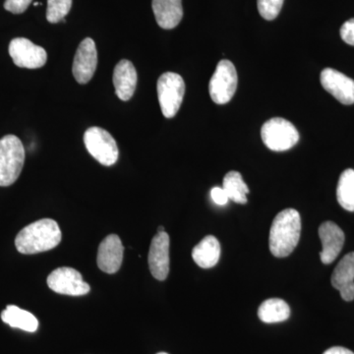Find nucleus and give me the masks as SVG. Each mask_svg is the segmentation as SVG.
<instances>
[{"label": "nucleus", "instance_id": "nucleus-1", "mask_svg": "<svg viewBox=\"0 0 354 354\" xmlns=\"http://www.w3.org/2000/svg\"><path fill=\"white\" fill-rule=\"evenodd\" d=\"M62 239V230L57 221L43 218L23 228L16 236L15 246L18 252L32 255L55 248Z\"/></svg>", "mask_w": 354, "mask_h": 354}, {"label": "nucleus", "instance_id": "nucleus-16", "mask_svg": "<svg viewBox=\"0 0 354 354\" xmlns=\"http://www.w3.org/2000/svg\"><path fill=\"white\" fill-rule=\"evenodd\" d=\"M137 71L129 60H120L113 71V85L115 94L123 102L129 101L136 90Z\"/></svg>", "mask_w": 354, "mask_h": 354}, {"label": "nucleus", "instance_id": "nucleus-28", "mask_svg": "<svg viewBox=\"0 0 354 354\" xmlns=\"http://www.w3.org/2000/svg\"><path fill=\"white\" fill-rule=\"evenodd\" d=\"M323 354H354L353 351L346 348H342V346H334L326 351Z\"/></svg>", "mask_w": 354, "mask_h": 354}, {"label": "nucleus", "instance_id": "nucleus-20", "mask_svg": "<svg viewBox=\"0 0 354 354\" xmlns=\"http://www.w3.org/2000/svg\"><path fill=\"white\" fill-rule=\"evenodd\" d=\"M290 308L285 300L270 298L265 300L258 309V317L266 324L281 323L288 320Z\"/></svg>", "mask_w": 354, "mask_h": 354}, {"label": "nucleus", "instance_id": "nucleus-9", "mask_svg": "<svg viewBox=\"0 0 354 354\" xmlns=\"http://www.w3.org/2000/svg\"><path fill=\"white\" fill-rule=\"evenodd\" d=\"M9 55L14 64L21 68H41L48 60V53L44 48L25 38H16L10 41Z\"/></svg>", "mask_w": 354, "mask_h": 354}, {"label": "nucleus", "instance_id": "nucleus-24", "mask_svg": "<svg viewBox=\"0 0 354 354\" xmlns=\"http://www.w3.org/2000/svg\"><path fill=\"white\" fill-rule=\"evenodd\" d=\"M285 0H257L258 11L264 19L272 21L278 17Z\"/></svg>", "mask_w": 354, "mask_h": 354}, {"label": "nucleus", "instance_id": "nucleus-25", "mask_svg": "<svg viewBox=\"0 0 354 354\" xmlns=\"http://www.w3.org/2000/svg\"><path fill=\"white\" fill-rule=\"evenodd\" d=\"M32 0H6L4 2L6 10L13 14H22L27 10Z\"/></svg>", "mask_w": 354, "mask_h": 354}, {"label": "nucleus", "instance_id": "nucleus-6", "mask_svg": "<svg viewBox=\"0 0 354 354\" xmlns=\"http://www.w3.org/2000/svg\"><path fill=\"white\" fill-rule=\"evenodd\" d=\"M86 149L100 164L111 167L118 162V144L111 133L101 127H91L84 134Z\"/></svg>", "mask_w": 354, "mask_h": 354}, {"label": "nucleus", "instance_id": "nucleus-5", "mask_svg": "<svg viewBox=\"0 0 354 354\" xmlns=\"http://www.w3.org/2000/svg\"><path fill=\"white\" fill-rule=\"evenodd\" d=\"M158 102L165 118H172L178 113L185 94L183 77L174 72H165L157 83Z\"/></svg>", "mask_w": 354, "mask_h": 354}, {"label": "nucleus", "instance_id": "nucleus-17", "mask_svg": "<svg viewBox=\"0 0 354 354\" xmlns=\"http://www.w3.org/2000/svg\"><path fill=\"white\" fill-rule=\"evenodd\" d=\"M152 8L156 21L162 29H174L183 20L181 0H153Z\"/></svg>", "mask_w": 354, "mask_h": 354}, {"label": "nucleus", "instance_id": "nucleus-26", "mask_svg": "<svg viewBox=\"0 0 354 354\" xmlns=\"http://www.w3.org/2000/svg\"><path fill=\"white\" fill-rule=\"evenodd\" d=\"M339 34H341L342 41H344V43L349 44V46H354V18L346 21V22L342 26Z\"/></svg>", "mask_w": 354, "mask_h": 354}, {"label": "nucleus", "instance_id": "nucleus-8", "mask_svg": "<svg viewBox=\"0 0 354 354\" xmlns=\"http://www.w3.org/2000/svg\"><path fill=\"white\" fill-rule=\"evenodd\" d=\"M48 286L55 292L71 297H81L90 291V286L84 281L82 274L69 267L57 268L51 272Z\"/></svg>", "mask_w": 354, "mask_h": 354}, {"label": "nucleus", "instance_id": "nucleus-2", "mask_svg": "<svg viewBox=\"0 0 354 354\" xmlns=\"http://www.w3.org/2000/svg\"><path fill=\"white\" fill-rule=\"evenodd\" d=\"M301 232V218L295 209H286L276 216L270 230V250L274 257L285 258L297 246Z\"/></svg>", "mask_w": 354, "mask_h": 354}, {"label": "nucleus", "instance_id": "nucleus-7", "mask_svg": "<svg viewBox=\"0 0 354 354\" xmlns=\"http://www.w3.org/2000/svg\"><path fill=\"white\" fill-rule=\"evenodd\" d=\"M237 72L230 60H221L216 65L215 73L209 81V92L211 99L218 104L232 101L237 88Z\"/></svg>", "mask_w": 354, "mask_h": 354}, {"label": "nucleus", "instance_id": "nucleus-15", "mask_svg": "<svg viewBox=\"0 0 354 354\" xmlns=\"http://www.w3.org/2000/svg\"><path fill=\"white\" fill-rule=\"evenodd\" d=\"M330 283L339 291L342 299H354V252L346 254L333 272Z\"/></svg>", "mask_w": 354, "mask_h": 354}, {"label": "nucleus", "instance_id": "nucleus-19", "mask_svg": "<svg viewBox=\"0 0 354 354\" xmlns=\"http://www.w3.org/2000/svg\"><path fill=\"white\" fill-rule=\"evenodd\" d=\"M4 323L12 328L34 333L38 330L39 321L32 313L19 308L15 305H8L1 313Z\"/></svg>", "mask_w": 354, "mask_h": 354}, {"label": "nucleus", "instance_id": "nucleus-22", "mask_svg": "<svg viewBox=\"0 0 354 354\" xmlns=\"http://www.w3.org/2000/svg\"><path fill=\"white\" fill-rule=\"evenodd\" d=\"M337 199L342 208L354 212V171L346 169L339 179L337 188Z\"/></svg>", "mask_w": 354, "mask_h": 354}, {"label": "nucleus", "instance_id": "nucleus-18", "mask_svg": "<svg viewBox=\"0 0 354 354\" xmlns=\"http://www.w3.org/2000/svg\"><path fill=\"white\" fill-rule=\"evenodd\" d=\"M220 257L221 244L213 235L203 239L192 250L193 260L203 269L215 267Z\"/></svg>", "mask_w": 354, "mask_h": 354}, {"label": "nucleus", "instance_id": "nucleus-21", "mask_svg": "<svg viewBox=\"0 0 354 354\" xmlns=\"http://www.w3.org/2000/svg\"><path fill=\"white\" fill-rule=\"evenodd\" d=\"M223 188L227 193L228 199L237 204H246L249 188L239 171H230L225 174Z\"/></svg>", "mask_w": 354, "mask_h": 354}, {"label": "nucleus", "instance_id": "nucleus-29", "mask_svg": "<svg viewBox=\"0 0 354 354\" xmlns=\"http://www.w3.org/2000/svg\"><path fill=\"white\" fill-rule=\"evenodd\" d=\"M165 232L164 227H162V225H160V227H158V232Z\"/></svg>", "mask_w": 354, "mask_h": 354}, {"label": "nucleus", "instance_id": "nucleus-12", "mask_svg": "<svg viewBox=\"0 0 354 354\" xmlns=\"http://www.w3.org/2000/svg\"><path fill=\"white\" fill-rule=\"evenodd\" d=\"M149 267L153 277L165 281L169 272V236L167 232H158L151 242L148 256Z\"/></svg>", "mask_w": 354, "mask_h": 354}, {"label": "nucleus", "instance_id": "nucleus-13", "mask_svg": "<svg viewBox=\"0 0 354 354\" xmlns=\"http://www.w3.org/2000/svg\"><path fill=\"white\" fill-rule=\"evenodd\" d=\"M124 254V247L120 236L108 235L101 242L97 251V262L100 270L106 274H115L120 269Z\"/></svg>", "mask_w": 354, "mask_h": 354}, {"label": "nucleus", "instance_id": "nucleus-11", "mask_svg": "<svg viewBox=\"0 0 354 354\" xmlns=\"http://www.w3.org/2000/svg\"><path fill=\"white\" fill-rule=\"evenodd\" d=\"M321 84L342 104H354V80L342 72L333 68H325L321 72Z\"/></svg>", "mask_w": 354, "mask_h": 354}, {"label": "nucleus", "instance_id": "nucleus-10", "mask_svg": "<svg viewBox=\"0 0 354 354\" xmlns=\"http://www.w3.org/2000/svg\"><path fill=\"white\" fill-rule=\"evenodd\" d=\"M97 65V51L95 41L91 38H86L81 41L77 48L74 57V78L79 84H87L94 76Z\"/></svg>", "mask_w": 354, "mask_h": 354}, {"label": "nucleus", "instance_id": "nucleus-14", "mask_svg": "<svg viewBox=\"0 0 354 354\" xmlns=\"http://www.w3.org/2000/svg\"><path fill=\"white\" fill-rule=\"evenodd\" d=\"M319 236L323 247L320 253L321 261L323 264H330L337 259L344 247V232L333 221H325L319 227Z\"/></svg>", "mask_w": 354, "mask_h": 354}, {"label": "nucleus", "instance_id": "nucleus-3", "mask_svg": "<svg viewBox=\"0 0 354 354\" xmlns=\"http://www.w3.org/2000/svg\"><path fill=\"white\" fill-rule=\"evenodd\" d=\"M25 162V149L15 135L0 139V186L12 185L20 176Z\"/></svg>", "mask_w": 354, "mask_h": 354}, {"label": "nucleus", "instance_id": "nucleus-30", "mask_svg": "<svg viewBox=\"0 0 354 354\" xmlns=\"http://www.w3.org/2000/svg\"><path fill=\"white\" fill-rule=\"evenodd\" d=\"M157 354H169V353H157Z\"/></svg>", "mask_w": 354, "mask_h": 354}, {"label": "nucleus", "instance_id": "nucleus-27", "mask_svg": "<svg viewBox=\"0 0 354 354\" xmlns=\"http://www.w3.org/2000/svg\"><path fill=\"white\" fill-rule=\"evenodd\" d=\"M211 197L214 203L218 205V206H225L230 201L227 193H225L223 187H214L211 190Z\"/></svg>", "mask_w": 354, "mask_h": 354}, {"label": "nucleus", "instance_id": "nucleus-23", "mask_svg": "<svg viewBox=\"0 0 354 354\" xmlns=\"http://www.w3.org/2000/svg\"><path fill=\"white\" fill-rule=\"evenodd\" d=\"M72 0H48L46 19L51 24H57L64 20L67 14L71 10Z\"/></svg>", "mask_w": 354, "mask_h": 354}, {"label": "nucleus", "instance_id": "nucleus-4", "mask_svg": "<svg viewBox=\"0 0 354 354\" xmlns=\"http://www.w3.org/2000/svg\"><path fill=\"white\" fill-rule=\"evenodd\" d=\"M261 137L268 149L274 152H285L299 141V133L290 121L281 118L268 120L261 129Z\"/></svg>", "mask_w": 354, "mask_h": 354}]
</instances>
